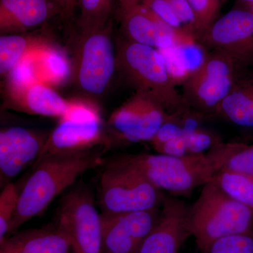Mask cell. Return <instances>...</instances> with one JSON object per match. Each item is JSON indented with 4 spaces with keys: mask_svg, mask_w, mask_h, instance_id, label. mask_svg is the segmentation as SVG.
Returning <instances> with one entry per match:
<instances>
[{
    "mask_svg": "<svg viewBox=\"0 0 253 253\" xmlns=\"http://www.w3.org/2000/svg\"><path fill=\"white\" fill-rule=\"evenodd\" d=\"M107 150L102 148L78 154L51 155L37 161L20 191L17 210L6 237L43 213L51 201L82 174L102 164L103 155Z\"/></svg>",
    "mask_w": 253,
    "mask_h": 253,
    "instance_id": "cell-1",
    "label": "cell"
},
{
    "mask_svg": "<svg viewBox=\"0 0 253 253\" xmlns=\"http://www.w3.org/2000/svg\"><path fill=\"white\" fill-rule=\"evenodd\" d=\"M117 72L136 92L161 105L168 113L189 107L168 73L159 50L122 38L116 43Z\"/></svg>",
    "mask_w": 253,
    "mask_h": 253,
    "instance_id": "cell-2",
    "label": "cell"
},
{
    "mask_svg": "<svg viewBox=\"0 0 253 253\" xmlns=\"http://www.w3.org/2000/svg\"><path fill=\"white\" fill-rule=\"evenodd\" d=\"M188 216L191 235L200 251L224 236L253 232V211L212 182L203 186L199 198L189 207Z\"/></svg>",
    "mask_w": 253,
    "mask_h": 253,
    "instance_id": "cell-3",
    "label": "cell"
},
{
    "mask_svg": "<svg viewBox=\"0 0 253 253\" xmlns=\"http://www.w3.org/2000/svg\"><path fill=\"white\" fill-rule=\"evenodd\" d=\"M121 158L140 171L158 189L174 196L189 197L196 188L209 183L217 172L207 154L176 157L157 153Z\"/></svg>",
    "mask_w": 253,
    "mask_h": 253,
    "instance_id": "cell-4",
    "label": "cell"
},
{
    "mask_svg": "<svg viewBox=\"0 0 253 253\" xmlns=\"http://www.w3.org/2000/svg\"><path fill=\"white\" fill-rule=\"evenodd\" d=\"M111 146L99 107L89 99L70 100L67 111L48 135L38 161L51 155L78 154Z\"/></svg>",
    "mask_w": 253,
    "mask_h": 253,
    "instance_id": "cell-5",
    "label": "cell"
},
{
    "mask_svg": "<svg viewBox=\"0 0 253 253\" xmlns=\"http://www.w3.org/2000/svg\"><path fill=\"white\" fill-rule=\"evenodd\" d=\"M166 196L136 168L121 157L111 161L100 177L103 214H119L162 207Z\"/></svg>",
    "mask_w": 253,
    "mask_h": 253,
    "instance_id": "cell-6",
    "label": "cell"
},
{
    "mask_svg": "<svg viewBox=\"0 0 253 253\" xmlns=\"http://www.w3.org/2000/svg\"><path fill=\"white\" fill-rule=\"evenodd\" d=\"M73 64V78L89 99L102 96L117 72L116 45L112 26L81 32Z\"/></svg>",
    "mask_w": 253,
    "mask_h": 253,
    "instance_id": "cell-7",
    "label": "cell"
},
{
    "mask_svg": "<svg viewBox=\"0 0 253 253\" xmlns=\"http://www.w3.org/2000/svg\"><path fill=\"white\" fill-rule=\"evenodd\" d=\"M57 225L67 236L74 253H103L101 214L95 206L92 191L78 186L63 198Z\"/></svg>",
    "mask_w": 253,
    "mask_h": 253,
    "instance_id": "cell-8",
    "label": "cell"
},
{
    "mask_svg": "<svg viewBox=\"0 0 253 253\" xmlns=\"http://www.w3.org/2000/svg\"><path fill=\"white\" fill-rule=\"evenodd\" d=\"M241 68L227 55L209 52L202 66L183 84L186 104L206 114H214L229 94Z\"/></svg>",
    "mask_w": 253,
    "mask_h": 253,
    "instance_id": "cell-9",
    "label": "cell"
},
{
    "mask_svg": "<svg viewBox=\"0 0 253 253\" xmlns=\"http://www.w3.org/2000/svg\"><path fill=\"white\" fill-rule=\"evenodd\" d=\"M166 109L146 95L135 92L110 116L106 129L116 144L149 141L169 117Z\"/></svg>",
    "mask_w": 253,
    "mask_h": 253,
    "instance_id": "cell-10",
    "label": "cell"
},
{
    "mask_svg": "<svg viewBox=\"0 0 253 253\" xmlns=\"http://www.w3.org/2000/svg\"><path fill=\"white\" fill-rule=\"evenodd\" d=\"M200 42L230 56L241 67H253V11L239 8L216 19Z\"/></svg>",
    "mask_w": 253,
    "mask_h": 253,
    "instance_id": "cell-11",
    "label": "cell"
},
{
    "mask_svg": "<svg viewBox=\"0 0 253 253\" xmlns=\"http://www.w3.org/2000/svg\"><path fill=\"white\" fill-rule=\"evenodd\" d=\"M161 208L101 214L103 253H134L156 226Z\"/></svg>",
    "mask_w": 253,
    "mask_h": 253,
    "instance_id": "cell-12",
    "label": "cell"
},
{
    "mask_svg": "<svg viewBox=\"0 0 253 253\" xmlns=\"http://www.w3.org/2000/svg\"><path fill=\"white\" fill-rule=\"evenodd\" d=\"M49 134L22 126L0 131V184L4 187L24 168L36 163Z\"/></svg>",
    "mask_w": 253,
    "mask_h": 253,
    "instance_id": "cell-13",
    "label": "cell"
},
{
    "mask_svg": "<svg viewBox=\"0 0 253 253\" xmlns=\"http://www.w3.org/2000/svg\"><path fill=\"white\" fill-rule=\"evenodd\" d=\"M189 207L176 197H166L154 229L134 253H179L191 235Z\"/></svg>",
    "mask_w": 253,
    "mask_h": 253,
    "instance_id": "cell-14",
    "label": "cell"
},
{
    "mask_svg": "<svg viewBox=\"0 0 253 253\" xmlns=\"http://www.w3.org/2000/svg\"><path fill=\"white\" fill-rule=\"evenodd\" d=\"M118 14L125 38L134 42L162 49L175 45L181 40L193 38L176 33L141 4Z\"/></svg>",
    "mask_w": 253,
    "mask_h": 253,
    "instance_id": "cell-15",
    "label": "cell"
},
{
    "mask_svg": "<svg viewBox=\"0 0 253 253\" xmlns=\"http://www.w3.org/2000/svg\"><path fill=\"white\" fill-rule=\"evenodd\" d=\"M59 14V6L53 0H0V31L25 33Z\"/></svg>",
    "mask_w": 253,
    "mask_h": 253,
    "instance_id": "cell-16",
    "label": "cell"
},
{
    "mask_svg": "<svg viewBox=\"0 0 253 253\" xmlns=\"http://www.w3.org/2000/svg\"><path fill=\"white\" fill-rule=\"evenodd\" d=\"M5 104L9 109L36 116L61 118L69 106L52 86L42 82L19 90H6Z\"/></svg>",
    "mask_w": 253,
    "mask_h": 253,
    "instance_id": "cell-17",
    "label": "cell"
},
{
    "mask_svg": "<svg viewBox=\"0 0 253 253\" xmlns=\"http://www.w3.org/2000/svg\"><path fill=\"white\" fill-rule=\"evenodd\" d=\"M66 234L59 226L15 233L0 242V253H71Z\"/></svg>",
    "mask_w": 253,
    "mask_h": 253,
    "instance_id": "cell-18",
    "label": "cell"
},
{
    "mask_svg": "<svg viewBox=\"0 0 253 253\" xmlns=\"http://www.w3.org/2000/svg\"><path fill=\"white\" fill-rule=\"evenodd\" d=\"M241 68L229 94L214 114L243 126H253V71Z\"/></svg>",
    "mask_w": 253,
    "mask_h": 253,
    "instance_id": "cell-19",
    "label": "cell"
},
{
    "mask_svg": "<svg viewBox=\"0 0 253 253\" xmlns=\"http://www.w3.org/2000/svg\"><path fill=\"white\" fill-rule=\"evenodd\" d=\"M53 44L46 37L26 33L1 34L0 37V73L6 77L16 63L33 51Z\"/></svg>",
    "mask_w": 253,
    "mask_h": 253,
    "instance_id": "cell-20",
    "label": "cell"
},
{
    "mask_svg": "<svg viewBox=\"0 0 253 253\" xmlns=\"http://www.w3.org/2000/svg\"><path fill=\"white\" fill-rule=\"evenodd\" d=\"M207 155L217 171L226 169L253 177V145L221 141Z\"/></svg>",
    "mask_w": 253,
    "mask_h": 253,
    "instance_id": "cell-21",
    "label": "cell"
},
{
    "mask_svg": "<svg viewBox=\"0 0 253 253\" xmlns=\"http://www.w3.org/2000/svg\"><path fill=\"white\" fill-rule=\"evenodd\" d=\"M38 67L40 81L51 86L63 84L73 75V66L67 55L54 44L40 54Z\"/></svg>",
    "mask_w": 253,
    "mask_h": 253,
    "instance_id": "cell-22",
    "label": "cell"
},
{
    "mask_svg": "<svg viewBox=\"0 0 253 253\" xmlns=\"http://www.w3.org/2000/svg\"><path fill=\"white\" fill-rule=\"evenodd\" d=\"M210 182L215 184L234 201L253 211V176L220 169L214 173Z\"/></svg>",
    "mask_w": 253,
    "mask_h": 253,
    "instance_id": "cell-23",
    "label": "cell"
},
{
    "mask_svg": "<svg viewBox=\"0 0 253 253\" xmlns=\"http://www.w3.org/2000/svg\"><path fill=\"white\" fill-rule=\"evenodd\" d=\"M115 0H78L81 32L93 31L109 23Z\"/></svg>",
    "mask_w": 253,
    "mask_h": 253,
    "instance_id": "cell-24",
    "label": "cell"
},
{
    "mask_svg": "<svg viewBox=\"0 0 253 253\" xmlns=\"http://www.w3.org/2000/svg\"><path fill=\"white\" fill-rule=\"evenodd\" d=\"M46 47L33 51L15 65L6 76V90H19L41 82L38 75V59Z\"/></svg>",
    "mask_w": 253,
    "mask_h": 253,
    "instance_id": "cell-25",
    "label": "cell"
},
{
    "mask_svg": "<svg viewBox=\"0 0 253 253\" xmlns=\"http://www.w3.org/2000/svg\"><path fill=\"white\" fill-rule=\"evenodd\" d=\"M176 54L190 76L204 64L209 51L199 41L186 38L177 42L174 45Z\"/></svg>",
    "mask_w": 253,
    "mask_h": 253,
    "instance_id": "cell-26",
    "label": "cell"
},
{
    "mask_svg": "<svg viewBox=\"0 0 253 253\" xmlns=\"http://www.w3.org/2000/svg\"><path fill=\"white\" fill-rule=\"evenodd\" d=\"M201 251V253H253V232L224 236Z\"/></svg>",
    "mask_w": 253,
    "mask_h": 253,
    "instance_id": "cell-27",
    "label": "cell"
},
{
    "mask_svg": "<svg viewBox=\"0 0 253 253\" xmlns=\"http://www.w3.org/2000/svg\"><path fill=\"white\" fill-rule=\"evenodd\" d=\"M20 191L14 183L4 186L0 194V242L7 236L9 224L17 210Z\"/></svg>",
    "mask_w": 253,
    "mask_h": 253,
    "instance_id": "cell-28",
    "label": "cell"
},
{
    "mask_svg": "<svg viewBox=\"0 0 253 253\" xmlns=\"http://www.w3.org/2000/svg\"><path fill=\"white\" fill-rule=\"evenodd\" d=\"M141 4L160 21L172 28L176 33L191 37L186 33L168 0H143Z\"/></svg>",
    "mask_w": 253,
    "mask_h": 253,
    "instance_id": "cell-29",
    "label": "cell"
},
{
    "mask_svg": "<svg viewBox=\"0 0 253 253\" xmlns=\"http://www.w3.org/2000/svg\"><path fill=\"white\" fill-rule=\"evenodd\" d=\"M184 137L189 155L204 154L222 141L217 134L202 127L184 133Z\"/></svg>",
    "mask_w": 253,
    "mask_h": 253,
    "instance_id": "cell-30",
    "label": "cell"
},
{
    "mask_svg": "<svg viewBox=\"0 0 253 253\" xmlns=\"http://www.w3.org/2000/svg\"><path fill=\"white\" fill-rule=\"evenodd\" d=\"M172 5L174 12L179 18L186 33L197 40L202 36L201 28L196 14L188 0H168Z\"/></svg>",
    "mask_w": 253,
    "mask_h": 253,
    "instance_id": "cell-31",
    "label": "cell"
},
{
    "mask_svg": "<svg viewBox=\"0 0 253 253\" xmlns=\"http://www.w3.org/2000/svg\"><path fill=\"white\" fill-rule=\"evenodd\" d=\"M196 14L202 36L215 21L221 0H188ZM201 36V38H202Z\"/></svg>",
    "mask_w": 253,
    "mask_h": 253,
    "instance_id": "cell-32",
    "label": "cell"
},
{
    "mask_svg": "<svg viewBox=\"0 0 253 253\" xmlns=\"http://www.w3.org/2000/svg\"><path fill=\"white\" fill-rule=\"evenodd\" d=\"M178 113H169L166 122L163 123L153 139L149 141L154 150L167 141L185 133L179 122Z\"/></svg>",
    "mask_w": 253,
    "mask_h": 253,
    "instance_id": "cell-33",
    "label": "cell"
},
{
    "mask_svg": "<svg viewBox=\"0 0 253 253\" xmlns=\"http://www.w3.org/2000/svg\"><path fill=\"white\" fill-rule=\"evenodd\" d=\"M164 58L166 68L169 76L176 85L184 84L190 75L183 66L182 63L176 54L174 45L166 49H158Z\"/></svg>",
    "mask_w": 253,
    "mask_h": 253,
    "instance_id": "cell-34",
    "label": "cell"
},
{
    "mask_svg": "<svg viewBox=\"0 0 253 253\" xmlns=\"http://www.w3.org/2000/svg\"><path fill=\"white\" fill-rule=\"evenodd\" d=\"M155 151L158 154L176 156V157L189 155L186 149L184 133L161 145Z\"/></svg>",
    "mask_w": 253,
    "mask_h": 253,
    "instance_id": "cell-35",
    "label": "cell"
},
{
    "mask_svg": "<svg viewBox=\"0 0 253 253\" xmlns=\"http://www.w3.org/2000/svg\"><path fill=\"white\" fill-rule=\"evenodd\" d=\"M59 6L61 15L64 17H71L74 12L78 0H53Z\"/></svg>",
    "mask_w": 253,
    "mask_h": 253,
    "instance_id": "cell-36",
    "label": "cell"
},
{
    "mask_svg": "<svg viewBox=\"0 0 253 253\" xmlns=\"http://www.w3.org/2000/svg\"><path fill=\"white\" fill-rule=\"evenodd\" d=\"M142 1L143 0H118V12L140 4Z\"/></svg>",
    "mask_w": 253,
    "mask_h": 253,
    "instance_id": "cell-37",
    "label": "cell"
},
{
    "mask_svg": "<svg viewBox=\"0 0 253 253\" xmlns=\"http://www.w3.org/2000/svg\"><path fill=\"white\" fill-rule=\"evenodd\" d=\"M237 1L244 9H251L253 11V0H237Z\"/></svg>",
    "mask_w": 253,
    "mask_h": 253,
    "instance_id": "cell-38",
    "label": "cell"
}]
</instances>
